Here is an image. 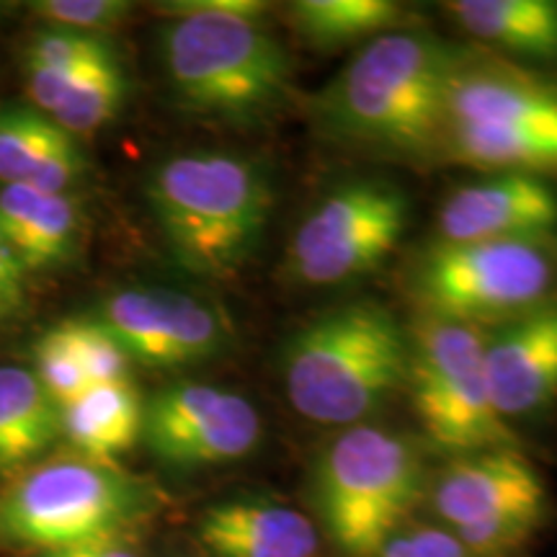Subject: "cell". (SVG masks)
Returning a JSON list of instances; mask_svg holds the SVG:
<instances>
[{
	"label": "cell",
	"mask_w": 557,
	"mask_h": 557,
	"mask_svg": "<svg viewBox=\"0 0 557 557\" xmlns=\"http://www.w3.org/2000/svg\"><path fill=\"white\" fill-rule=\"evenodd\" d=\"M423 491L426 472L416 444L389 429L348 426L318 459L320 519L348 557L377 555L408 524Z\"/></svg>",
	"instance_id": "8992f818"
},
{
	"label": "cell",
	"mask_w": 557,
	"mask_h": 557,
	"mask_svg": "<svg viewBox=\"0 0 557 557\" xmlns=\"http://www.w3.org/2000/svg\"><path fill=\"white\" fill-rule=\"evenodd\" d=\"M451 18L485 45L532 60H557V0H455Z\"/></svg>",
	"instance_id": "d6986e66"
},
{
	"label": "cell",
	"mask_w": 557,
	"mask_h": 557,
	"mask_svg": "<svg viewBox=\"0 0 557 557\" xmlns=\"http://www.w3.org/2000/svg\"><path fill=\"white\" fill-rule=\"evenodd\" d=\"M96 320L132 361L152 369L199 364L218 357L230 341L222 312L178 289H120L103 299Z\"/></svg>",
	"instance_id": "7c38bea8"
},
{
	"label": "cell",
	"mask_w": 557,
	"mask_h": 557,
	"mask_svg": "<svg viewBox=\"0 0 557 557\" xmlns=\"http://www.w3.org/2000/svg\"><path fill=\"white\" fill-rule=\"evenodd\" d=\"M145 400L129 380L90 387L83 398L60 410V436L73 447V455L101 465L135 447L143 436Z\"/></svg>",
	"instance_id": "e0dca14e"
},
{
	"label": "cell",
	"mask_w": 557,
	"mask_h": 557,
	"mask_svg": "<svg viewBox=\"0 0 557 557\" xmlns=\"http://www.w3.org/2000/svg\"><path fill=\"white\" fill-rule=\"evenodd\" d=\"M410 341L374 302L329 310L302 325L282 354L292 408L323 426H359L408 377Z\"/></svg>",
	"instance_id": "277c9868"
},
{
	"label": "cell",
	"mask_w": 557,
	"mask_h": 557,
	"mask_svg": "<svg viewBox=\"0 0 557 557\" xmlns=\"http://www.w3.org/2000/svg\"><path fill=\"white\" fill-rule=\"evenodd\" d=\"M34 374H37L39 385L50 395V400L60 410L75 403L90 389V382L83 372L78 357H75L73 346L67 344L65 333L60 325L47 331L45 336L34 346Z\"/></svg>",
	"instance_id": "d4e9b609"
},
{
	"label": "cell",
	"mask_w": 557,
	"mask_h": 557,
	"mask_svg": "<svg viewBox=\"0 0 557 557\" xmlns=\"http://www.w3.org/2000/svg\"><path fill=\"white\" fill-rule=\"evenodd\" d=\"M127 96V78L120 60L96 70L50 120L67 135H88L111 122Z\"/></svg>",
	"instance_id": "603a6c76"
},
{
	"label": "cell",
	"mask_w": 557,
	"mask_h": 557,
	"mask_svg": "<svg viewBox=\"0 0 557 557\" xmlns=\"http://www.w3.org/2000/svg\"><path fill=\"white\" fill-rule=\"evenodd\" d=\"M442 148L496 173L557 171V94L521 73L459 67Z\"/></svg>",
	"instance_id": "ba28073f"
},
{
	"label": "cell",
	"mask_w": 557,
	"mask_h": 557,
	"mask_svg": "<svg viewBox=\"0 0 557 557\" xmlns=\"http://www.w3.org/2000/svg\"><path fill=\"white\" fill-rule=\"evenodd\" d=\"M60 438V408L26 367H0V480L47 457Z\"/></svg>",
	"instance_id": "ac0fdd59"
},
{
	"label": "cell",
	"mask_w": 557,
	"mask_h": 557,
	"mask_svg": "<svg viewBox=\"0 0 557 557\" xmlns=\"http://www.w3.org/2000/svg\"><path fill=\"white\" fill-rule=\"evenodd\" d=\"M62 135L65 129L37 109L0 111V186L24 184Z\"/></svg>",
	"instance_id": "7402d4cb"
},
{
	"label": "cell",
	"mask_w": 557,
	"mask_h": 557,
	"mask_svg": "<svg viewBox=\"0 0 557 557\" xmlns=\"http://www.w3.org/2000/svg\"><path fill=\"white\" fill-rule=\"evenodd\" d=\"M26 276L29 274L0 230V302L9 305L13 312H18L26 299Z\"/></svg>",
	"instance_id": "f546056e"
},
{
	"label": "cell",
	"mask_w": 557,
	"mask_h": 557,
	"mask_svg": "<svg viewBox=\"0 0 557 557\" xmlns=\"http://www.w3.org/2000/svg\"><path fill=\"white\" fill-rule=\"evenodd\" d=\"M114 58L116 52L99 34L58 29V26H47L45 32H39L26 50V65L47 70L99 65Z\"/></svg>",
	"instance_id": "484cf974"
},
{
	"label": "cell",
	"mask_w": 557,
	"mask_h": 557,
	"mask_svg": "<svg viewBox=\"0 0 557 557\" xmlns=\"http://www.w3.org/2000/svg\"><path fill=\"white\" fill-rule=\"evenodd\" d=\"M413 289L429 318L504 325L555 299L557 243L553 235L436 243L418 261Z\"/></svg>",
	"instance_id": "52a82bcc"
},
{
	"label": "cell",
	"mask_w": 557,
	"mask_h": 557,
	"mask_svg": "<svg viewBox=\"0 0 557 557\" xmlns=\"http://www.w3.org/2000/svg\"><path fill=\"white\" fill-rule=\"evenodd\" d=\"M78 227L81 214L70 194H41L32 220L13 240V253L18 256L26 274L60 267L73 256Z\"/></svg>",
	"instance_id": "44dd1931"
},
{
	"label": "cell",
	"mask_w": 557,
	"mask_h": 557,
	"mask_svg": "<svg viewBox=\"0 0 557 557\" xmlns=\"http://www.w3.org/2000/svg\"><path fill=\"white\" fill-rule=\"evenodd\" d=\"M158 491L120 465L65 455L41 459L0 487V545L26 555L127 537L158 508Z\"/></svg>",
	"instance_id": "5b68a950"
},
{
	"label": "cell",
	"mask_w": 557,
	"mask_h": 557,
	"mask_svg": "<svg viewBox=\"0 0 557 557\" xmlns=\"http://www.w3.org/2000/svg\"><path fill=\"white\" fill-rule=\"evenodd\" d=\"M289 13L312 47L338 50L389 32L403 9L393 0H299Z\"/></svg>",
	"instance_id": "ffe728a7"
},
{
	"label": "cell",
	"mask_w": 557,
	"mask_h": 557,
	"mask_svg": "<svg viewBox=\"0 0 557 557\" xmlns=\"http://www.w3.org/2000/svg\"><path fill=\"white\" fill-rule=\"evenodd\" d=\"M83 171V156L81 148L75 145L73 135H62L58 143L47 150V156L39 160L37 169L29 173V178L24 184H29L32 189L41 194H67L70 186L75 184V178Z\"/></svg>",
	"instance_id": "f1b7e54d"
},
{
	"label": "cell",
	"mask_w": 557,
	"mask_h": 557,
	"mask_svg": "<svg viewBox=\"0 0 557 557\" xmlns=\"http://www.w3.org/2000/svg\"><path fill=\"white\" fill-rule=\"evenodd\" d=\"M60 329L65 333L67 344L73 346L90 387L129 380L132 359L99 320H65L60 323Z\"/></svg>",
	"instance_id": "cb8c5ba5"
},
{
	"label": "cell",
	"mask_w": 557,
	"mask_h": 557,
	"mask_svg": "<svg viewBox=\"0 0 557 557\" xmlns=\"http://www.w3.org/2000/svg\"><path fill=\"white\" fill-rule=\"evenodd\" d=\"M408 341L406 385L434 447L462 457L517 444L493 406L478 325L426 315Z\"/></svg>",
	"instance_id": "9c48e42d"
},
{
	"label": "cell",
	"mask_w": 557,
	"mask_h": 557,
	"mask_svg": "<svg viewBox=\"0 0 557 557\" xmlns=\"http://www.w3.org/2000/svg\"><path fill=\"white\" fill-rule=\"evenodd\" d=\"M408 227V199L377 178L341 184L312 207L287 250L289 276L308 287H333L377 269Z\"/></svg>",
	"instance_id": "30bf717a"
},
{
	"label": "cell",
	"mask_w": 557,
	"mask_h": 557,
	"mask_svg": "<svg viewBox=\"0 0 557 557\" xmlns=\"http://www.w3.org/2000/svg\"><path fill=\"white\" fill-rule=\"evenodd\" d=\"M26 557H139L132 547L129 537H107V540H90L81 545L45 549V553H32Z\"/></svg>",
	"instance_id": "4dcf8cb0"
},
{
	"label": "cell",
	"mask_w": 557,
	"mask_h": 557,
	"mask_svg": "<svg viewBox=\"0 0 557 557\" xmlns=\"http://www.w3.org/2000/svg\"><path fill=\"white\" fill-rule=\"evenodd\" d=\"M462 52L429 32L389 29L369 39L329 86L315 114L333 135L395 156L442 148L447 99Z\"/></svg>",
	"instance_id": "6da1fadb"
},
{
	"label": "cell",
	"mask_w": 557,
	"mask_h": 557,
	"mask_svg": "<svg viewBox=\"0 0 557 557\" xmlns=\"http://www.w3.org/2000/svg\"><path fill=\"white\" fill-rule=\"evenodd\" d=\"M169 24L160 54L186 107L214 116H253L274 107L289 83V58L261 24V0H181L160 5Z\"/></svg>",
	"instance_id": "7a4b0ae2"
},
{
	"label": "cell",
	"mask_w": 557,
	"mask_h": 557,
	"mask_svg": "<svg viewBox=\"0 0 557 557\" xmlns=\"http://www.w3.org/2000/svg\"><path fill=\"white\" fill-rule=\"evenodd\" d=\"M431 511L449 532H468L500 521L547 519L545 480L517 447L462 455L429 487Z\"/></svg>",
	"instance_id": "4fadbf2b"
},
{
	"label": "cell",
	"mask_w": 557,
	"mask_h": 557,
	"mask_svg": "<svg viewBox=\"0 0 557 557\" xmlns=\"http://www.w3.org/2000/svg\"><path fill=\"white\" fill-rule=\"evenodd\" d=\"M374 557H472L468 547L442 524H406Z\"/></svg>",
	"instance_id": "83f0119b"
},
{
	"label": "cell",
	"mask_w": 557,
	"mask_h": 557,
	"mask_svg": "<svg viewBox=\"0 0 557 557\" xmlns=\"http://www.w3.org/2000/svg\"><path fill=\"white\" fill-rule=\"evenodd\" d=\"M11 315H16V312H13V310L9 308V305L0 302V323H5V320H9Z\"/></svg>",
	"instance_id": "1f68e13d"
},
{
	"label": "cell",
	"mask_w": 557,
	"mask_h": 557,
	"mask_svg": "<svg viewBox=\"0 0 557 557\" xmlns=\"http://www.w3.org/2000/svg\"><path fill=\"white\" fill-rule=\"evenodd\" d=\"M485 377L498 416H532L557 398V297L485 333Z\"/></svg>",
	"instance_id": "9a60e30c"
},
{
	"label": "cell",
	"mask_w": 557,
	"mask_h": 557,
	"mask_svg": "<svg viewBox=\"0 0 557 557\" xmlns=\"http://www.w3.org/2000/svg\"><path fill=\"white\" fill-rule=\"evenodd\" d=\"M148 201L165 243L186 269L230 278L259 248L274 191L256 160L205 150L163 160L150 173Z\"/></svg>",
	"instance_id": "3957f363"
},
{
	"label": "cell",
	"mask_w": 557,
	"mask_h": 557,
	"mask_svg": "<svg viewBox=\"0 0 557 557\" xmlns=\"http://www.w3.org/2000/svg\"><path fill=\"white\" fill-rule=\"evenodd\" d=\"M557 194L534 173H493L462 186L438 212V243H483L553 235Z\"/></svg>",
	"instance_id": "5bb4252c"
},
{
	"label": "cell",
	"mask_w": 557,
	"mask_h": 557,
	"mask_svg": "<svg viewBox=\"0 0 557 557\" xmlns=\"http://www.w3.org/2000/svg\"><path fill=\"white\" fill-rule=\"evenodd\" d=\"M261 416L233 389L181 382L145 403L143 442L176 470H205L238 462L259 447Z\"/></svg>",
	"instance_id": "8fae6325"
},
{
	"label": "cell",
	"mask_w": 557,
	"mask_h": 557,
	"mask_svg": "<svg viewBox=\"0 0 557 557\" xmlns=\"http://www.w3.org/2000/svg\"><path fill=\"white\" fill-rule=\"evenodd\" d=\"M34 13L58 29L99 34L120 26L129 16L132 3L124 0H39Z\"/></svg>",
	"instance_id": "4316f807"
},
{
	"label": "cell",
	"mask_w": 557,
	"mask_h": 557,
	"mask_svg": "<svg viewBox=\"0 0 557 557\" xmlns=\"http://www.w3.org/2000/svg\"><path fill=\"white\" fill-rule=\"evenodd\" d=\"M197 534L212 557H315L318 529L297 508L269 498H233L201 513Z\"/></svg>",
	"instance_id": "2e32d148"
}]
</instances>
